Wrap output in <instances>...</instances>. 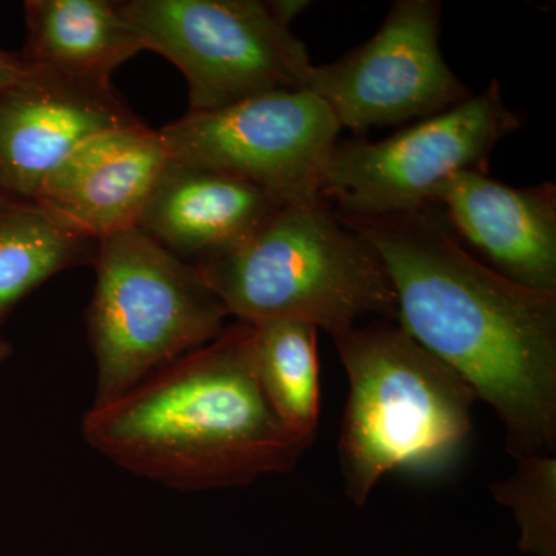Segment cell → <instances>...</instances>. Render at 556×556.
<instances>
[{"label": "cell", "mask_w": 556, "mask_h": 556, "mask_svg": "<svg viewBox=\"0 0 556 556\" xmlns=\"http://www.w3.org/2000/svg\"><path fill=\"white\" fill-rule=\"evenodd\" d=\"M382 260L399 325L495 409L515 459L556 447V292L471 257L441 207L338 214Z\"/></svg>", "instance_id": "obj_1"}, {"label": "cell", "mask_w": 556, "mask_h": 556, "mask_svg": "<svg viewBox=\"0 0 556 556\" xmlns=\"http://www.w3.org/2000/svg\"><path fill=\"white\" fill-rule=\"evenodd\" d=\"M83 437L124 470L185 492L287 473L311 445L281 424L263 393L247 321L91 405Z\"/></svg>", "instance_id": "obj_2"}, {"label": "cell", "mask_w": 556, "mask_h": 556, "mask_svg": "<svg viewBox=\"0 0 556 556\" xmlns=\"http://www.w3.org/2000/svg\"><path fill=\"white\" fill-rule=\"evenodd\" d=\"M332 340L350 386L339 437L348 500L365 506L390 471L431 478L455 466L478 401L466 380L387 318Z\"/></svg>", "instance_id": "obj_3"}, {"label": "cell", "mask_w": 556, "mask_h": 556, "mask_svg": "<svg viewBox=\"0 0 556 556\" xmlns=\"http://www.w3.org/2000/svg\"><path fill=\"white\" fill-rule=\"evenodd\" d=\"M193 266L229 316L251 325L292 318L332 338L368 314L397 316L382 260L321 197L281 204L251 239Z\"/></svg>", "instance_id": "obj_4"}, {"label": "cell", "mask_w": 556, "mask_h": 556, "mask_svg": "<svg viewBox=\"0 0 556 556\" xmlns=\"http://www.w3.org/2000/svg\"><path fill=\"white\" fill-rule=\"evenodd\" d=\"M93 266L87 311L97 362L93 405L119 397L225 331L228 311L195 266L137 226L98 240Z\"/></svg>", "instance_id": "obj_5"}, {"label": "cell", "mask_w": 556, "mask_h": 556, "mask_svg": "<svg viewBox=\"0 0 556 556\" xmlns=\"http://www.w3.org/2000/svg\"><path fill=\"white\" fill-rule=\"evenodd\" d=\"M141 40L188 83V112H214L277 91L306 90L308 50L262 0H123Z\"/></svg>", "instance_id": "obj_6"}, {"label": "cell", "mask_w": 556, "mask_h": 556, "mask_svg": "<svg viewBox=\"0 0 556 556\" xmlns=\"http://www.w3.org/2000/svg\"><path fill=\"white\" fill-rule=\"evenodd\" d=\"M521 127L500 83L455 108L378 142H345L329 156L320 197L340 214L387 215L434 204L438 189L464 170L486 172L497 142Z\"/></svg>", "instance_id": "obj_7"}, {"label": "cell", "mask_w": 556, "mask_h": 556, "mask_svg": "<svg viewBox=\"0 0 556 556\" xmlns=\"http://www.w3.org/2000/svg\"><path fill=\"white\" fill-rule=\"evenodd\" d=\"M340 126L309 90L277 91L160 129L170 161L243 179L283 201L320 197Z\"/></svg>", "instance_id": "obj_8"}, {"label": "cell", "mask_w": 556, "mask_h": 556, "mask_svg": "<svg viewBox=\"0 0 556 556\" xmlns=\"http://www.w3.org/2000/svg\"><path fill=\"white\" fill-rule=\"evenodd\" d=\"M441 10L437 0H397L371 39L313 67L306 90L357 135L455 108L471 91L442 56Z\"/></svg>", "instance_id": "obj_9"}, {"label": "cell", "mask_w": 556, "mask_h": 556, "mask_svg": "<svg viewBox=\"0 0 556 556\" xmlns=\"http://www.w3.org/2000/svg\"><path fill=\"white\" fill-rule=\"evenodd\" d=\"M138 123L112 86L28 67L0 89V195L35 200L84 141Z\"/></svg>", "instance_id": "obj_10"}, {"label": "cell", "mask_w": 556, "mask_h": 556, "mask_svg": "<svg viewBox=\"0 0 556 556\" xmlns=\"http://www.w3.org/2000/svg\"><path fill=\"white\" fill-rule=\"evenodd\" d=\"M169 161L160 131L142 123L101 131L51 172L33 201L100 240L137 226Z\"/></svg>", "instance_id": "obj_11"}, {"label": "cell", "mask_w": 556, "mask_h": 556, "mask_svg": "<svg viewBox=\"0 0 556 556\" xmlns=\"http://www.w3.org/2000/svg\"><path fill=\"white\" fill-rule=\"evenodd\" d=\"M456 237L467 240L501 276L556 292V186L511 188L486 172L453 175L434 197Z\"/></svg>", "instance_id": "obj_12"}, {"label": "cell", "mask_w": 556, "mask_h": 556, "mask_svg": "<svg viewBox=\"0 0 556 556\" xmlns=\"http://www.w3.org/2000/svg\"><path fill=\"white\" fill-rule=\"evenodd\" d=\"M285 203L243 179L169 161L137 228L195 265L240 247Z\"/></svg>", "instance_id": "obj_13"}, {"label": "cell", "mask_w": 556, "mask_h": 556, "mask_svg": "<svg viewBox=\"0 0 556 556\" xmlns=\"http://www.w3.org/2000/svg\"><path fill=\"white\" fill-rule=\"evenodd\" d=\"M27 42L21 60L89 83L110 86L113 72L139 51L141 40L113 0H28Z\"/></svg>", "instance_id": "obj_14"}, {"label": "cell", "mask_w": 556, "mask_h": 556, "mask_svg": "<svg viewBox=\"0 0 556 556\" xmlns=\"http://www.w3.org/2000/svg\"><path fill=\"white\" fill-rule=\"evenodd\" d=\"M97 249L98 240L38 201L0 195V324L50 277L93 265Z\"/></svg>", "instance_id": "obj_15"}, {"label": "cell", "mask_w": 556, "mask_h": 556, "mask_svg": "<svg viewBox=\"0 0 556 556\" xmlns=\"http://www.w3.org/2000/svg\"><path fill=\"white\" fill-rule=\"evenodd\" d=\"M254 327V358L263 393L285 427L313 444L320 415L318 328L278 318Z\"/></svg>", "instance_id": "obj_16"}, {"label": "cell", "mask_w": 556, "mask_h": 556, "mask_svg": "<svg viewBox=\"0 0 556 556\" xmlns=\"http://www.w3.org/2000/svg\"><path fill=\"white\" fill-rule=\"evenodd\" d=\"M490 490L514 514L522 554L556 556V457H522L515 473Z\"/></svg>", "instance_id": "obj_17"}, {"label": "cell", "mask_w": 556, "mask_h": 556, "mask_svg": "<svg viewBox=\"0 0 556 556\" xmlns=\"http://www.w3.org/2000/svg\"><path fill=\"white\" fill-rule=\"evenodd\" d=\"M309 2L306 0H269L268 7L270 13L285 27L291 28V22L308 9Z\"/></svg>", "instance_id": "obj_18"}, {"label": "cell", "mask_w": 556, "mask_h": 556, "mask_svg": "<svg viewBox=\"0 0 556 556\" xmlns=\"http://www.w3.org/2000/svg\"><path fill=\"white\" fill-rule=\"evenodd\" d=\"M27 65L20 56H13V54L0 50V89L16 83L27 73Z\"/></svg>", "instance_id": "obj_19"}, {"label": "cell", "mask_w": 556, "mask_h": 556, "mask_svg": "<svg viewBox=\"0 0 556 556\" xmlns=\"http://www.w3.org/2000/svg\"><path fill=\"white\" fill-rule=\"evenodd\" d=\"M11 354V346L9 343L0 342V361H3V358L9 357Z\"/></svg>", "instance_id": "obj_20"}]
</instances>
